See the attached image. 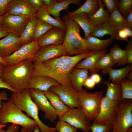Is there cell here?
<instances>
[{
    "mask_svg": "<svg viewBox=\"0 0 132 132\" xmlns=\"http://www.w3.org/2000/svg\"><path fill=\"white\" fill-rule=\"evenodd\" d=\"M94 52L91 51L73 56H63L40 63L33 62L32 77L47 76L63 86L73 88L70 78L72 70L81 60Z\"/></svg>",
    "mask_w": 132,
    "mask_h": 132,
    "instance_id": "1",
    "label": "cell"
},
{
    "mask_svg": "<svg viewBox=\"0 0 132 132\" xmlns=\"http://www.w3.org/2000/svg\"><path fill=\"white\" fill-rule=\"evenodd\" d=\"M33 69V63L30 61L13 66L6 65L4 66L2 78L17 92L29 89Z\"/></svg>",
    "mask_w": 132,
    "mask_h": 132,
    "instance_id": "2",
    "label": "cell"
},
{
    "mask_svg": "<svg viewBox=\"0 0 132 132\" xmlns=\"http://www.w3.org/2000/svg\"><path fill=\"white\" fill-rule=\"evenodd\" d=\"M66 25V30L62 44L69 55H77L91 51L86 40L81 37L80 27L71 17L65 15L62 17Z\"/></svg>",
    "mask_w": 132,
    "mask_h": 132,
    "instance_id": "3",
    "label": "cell"
},
{
    "mask_svg": "<svg viewBox=\"0 0 132 132\" xmlns=\"http://www.w3.org/2000/svg\"><path fill=\"white\" fill-rule=\"evenodd\" d=\"M9 123L21 126L27 132H33L38 125L10 99L7 102L2 101L0 108V125H6Z\"/></svg>",
    "mask_w": 132,
    "mask_h": 132,
    "instance_id": "4",
    "label": "cell"
},
{
    "mask_svg": "<svg viewBox=\"0 0 132 132\" xmlns=\"http://www.w3.org/2000/svg\"><path fill=\"white\" fill-rule=\"evenodd\" d=\"M10 99L22 111L32 117L37 124L40 132H56L55 127H49L44 124L38 116L39 108L32 99L29 89H25L16 92H12Z\"/></svg>",
    "mask_w": 132,
    "mask_h": 132,
    "instance_id": "5",
    "label": "cell"
},
{
    "mask_svg": "<svg viewBox=\"0 0 132 132\" xmlns=\"http://www.w3.org/2000/svg\"><path fill=\"white\" fill-rule=\"evenodd\" d=\"M77 95L81 103L82 109L89 121L94 120L100 109L104 97L101 91L90 92L83 89L77 92Z\"/></svg>",
    "mask_w": 132,
    "mask_h": 132,
    "instance_id": "6",
    "label": "cell"
},
{
    "mask_svg": "<svg viewBox=\"0 0 132 132\" xmlns=\"http://www.w3.org/2000/svg\"><path fill=\"white\" fill-rule=\"evenodd\" d=\"M132 126V100H122L118 104L117 116L111 132H127Z\"/></svg>",
    "mask_w": 132,
    "mask_h": 132,
    "instance_id": "7",
    "label": "cell"
},
{
    "mask_svg": "<svg viewBox=\"0 0 132 132\" xmlns=\"http://www.w3.org/2000/svg\"><path fill=\"white\" fill-rule=\"evenodd\" d=\"M41 47L37 40L32 41L23 45L11 55L3 58L7 65L13 66L23 62L33 60Z\"/></svg>",
    "mask_w": 132,
    "mask_h": 132,
    "instance_id": "8",
    "label": "cell"
},
{
    "mask_svg": "<svg viewBox=\"0 0 132 132\" xmlns=\"http://www.w3.org/2000/svg\"><path fill=\"white\" fill-rule=\"evenodd\" d=\"M118 109V104L105 96L103 98L99 112L94 121L99 124L113 125L115 120Z\"/></svg>",
    "mask_w": 132,
    "mask_h": 132,
    "instance_id": "9",
    "label": "cell"
},
{
    "mask_svg": "<svg viewBox=\"0 0 132 132\" xmlns=\"http://www.w3.org/2000/svg\"><path fill=\"white\" fill-rule=\"evenodd\" d=\"M63 120L83 132H88L91 124L82 108H69L61 117L58 118Z\"/></svg>",
    "mask_w": 132,
    "mask_h": 132,
    "instance_id": "10",
    "label": "cell"
},
{
    "mask_svg": "<svg viewBox=\"0 0 132 132\" xmlns=\"http://www.w3.org/2000/svg\"><path fill=\"white\" fill-rule=\"evenodd\" d=\"M31 17L26 15L5 14L3 16L0 25L8 33H11L18 37H20Z\"/></svg>",
    "mask_w": 132,
    "mask_h": 132,
    "instance_id": "11",
    "label": "cell"
},
{
    "mask_svg": "<svg viewBox=\"0 0 132 132\" xmlns=\"http://www.w3.org/2000/svg\"><path fill=\"white\" fill-rule=\"evenodd\" d=\"M29 89L32 100L39 109L44 112V118L51 122L56 120L58 116L55 111L45 96L44 92L38 90Z\"/></svg>",
    "mask_w": 132,
    "mask_h": 132,
    "instance_id": "12",
    "label": "cell"
},
{
    "mask_svg": "<svg viewBox=\"0 0 132 132\" xmlns=\"http://www.w3.org/2000/svg\"><path fill=\"white\" fill-rule=\"evenodd\" d=\"M59 97L61 101L69 108H82V105L74 88L61 84L51 87L49 89Z\"/></svg>",
    "mask_w": 132,
    "mask_h": 132,
    "instance_id": "13",
    "label": "cell"
},
{
    "mask_svg": "<svg viewBox=\"0 0 132 132\" xmlns=\"http://www.w3.org/2000/svg\"><path fill=\"white\" fill-rule=\"evenodd\" d=\"M65 55H69L64 45H50L41 47L35 55L33 62L40 63Z\"/></svg>",
    "mask_w": 132,
    "mask_h": 132,
    "instance_id": "14",
    "label": "cell"
},
{
    "mask_svg": "<svg viewBox=\"0 0 132 132\" xmlns=\"http://www.w3.org/2000/svg\"><path fill=\"white\" fill-rule=\"evenodd\" d=\"M37 11L31 5L28 0H12L7 5L4 15H26L36 16Z\"/></svg>",
    "mask_w": 132,
    "mask_h": 132,
    "instance_id": "15",
    "label": "cell"
},
{
    "mask_svg": "<svg viewBox=\"0 0 132 132\" xmlns=\"http://www.w3.org/2000/svg\"><path fill=\"white\" fill-rule=\"evenodd\" d=\"M24 45L20 37L9 33L0 40V55L3 58L9 56Z\"/></svg>",
    "mask_w": 132,
    "mask_h": 132,
    "instance_id": "16",
    "label": "cell"
},
{
    "mask_svg": "<svg viewBox=\"0 0 132 132\" xmlns=\"http://www.w3.org/2000/svg\"><path fill=\"white\" fill-rule=\"evenodd\" d=\"M66 31L53 26L37 40L40 47L50 45H59L63 43Z\"/></svg>",
    "mask_w": 132,
    "mask_h": 132,
    "instance_id": "17",
    "label": "cell"
},
{
    "mask_svg": "<svg viewBox=\"0 0 132 132\" xmlns=\"http://www.w3.org/2000/svg\"><path fill=\"white\" fill-rule=\"evenodd\" d=\"M60 84L57 81L50 77L44 76H38L32 77L29 89L44 91L49 90L53 86Z\"/></svg>",
    "mask_w": 132,
    "mask_h": 132,
    "instance_id": "18",
    "label": "cell"
},
{
    "mask_svg": "<svg viewBox=\"0 0 132 132\" xmlns=\"http://www.w3.org/2000/svg\"><path fill=\"white\" fill-rule=\"evenodd\" d=\"M88 70L84 68L74 67L70 75V79L72 87L77 92L82 90L84 82L88 77Z\"/></svg>",
    "mask_w": 132,
    "mask_h": 132,
    "instance_id": "19",
    "label": "cell"
},
{
    "mask_svg": "<svg viewBox=\"0 0 132 132\" xmlns=\"http://www.w3.org/2000/svg\"><path fill=\"white\" fill-rule=\"evenodd\" d=\"M107 50L99 52H94L87 56L82 61L78 63L75 67L78 68H84L89 71L92 74L97 73L98 71L95 68L97 61L104 54L107 53Z\"/></svg>",
    "mask_w": 132,
    "mask_h": 132,
    "instance_id": "20",
    "label": "cell"
},
{
    "mask_svg": "<svg viewBox=\"0 0 132 132\" xmlns=\"http://www.w3.org/2000/svg\"><path fill=\"white\" fill-rule=\"evenodd\" d=\"M44 92L45 96L55 109L58 118L62 116L69 110V108L55 93L49 90Z\"/></svg>",
    "mask_w": 132,
    "mask_h": 132,
    "instance_id": "21",
    "label": "cell"
},
{
    "mask_svg": "<svg viewBox=\"0 0 132 132\" xmlns=\"http://www.w3.org/2000/svg\"><path fill=\"white\" fill-rule=\"evenodd\" d=\"M46 6L44 4L37 11L36 16L53 26L58 27L66 31V27L65 22L62 19L58 20L51 17L47 11Z\"/></svg>",
    "mask_w": 132,
    "mask_h": 132,
    "instance_id": "22",
    "label": "cell"
},
{
    "mask_svg": "<svg viewBox=\"0 0 132 132\" xmlns=\"http://www.w3.org/2000/svg\"><path fill=\"white\" fill-rule=\"evenodd\" d=\"M132 68V64H129L122 68L115 69L112 68L102 70L103 74H108L109 79L112 83L117 84H120V82L126 77Z\"/></svg>",
    "mask_w": 132,
    "mask_h": 132,
    "instance_id": "23",
    "label": "cell"
},
{
    "mask_svg": "<svg viewBox=\"0 0 132 132\" xmlns=\"http://www.w3.org/2000/svg\"><path fill=\"white\" fill-rule=\"evenodd\" d=\"M85 39L90 50L95 52H99L106 50L115 39L111 36L106 39L101 40L90 35Z\"/></svg>",
    "mask_w": 132,
    "mask_h": 132,
    "instance_id": "24",
    "label": "cell"
},
{
    "mask_svg": "<svg viewBox=\"0 0 132 132\" xmlns=\"http://www.w3.org/2000/svg\"><path fill=\"white\" fill-rule=\"evenodd\" d=\"M80 0H61L59 2L54 3L50 6H46V9L50 14L54 16L55 18L61 20L60 17V12L63 10L68 9L69 5L74 4L79 5L80 4Z\"/></svg>",
    "mask_w": 132,
    "mask_h": 132,
    "instance_id": "25",
    "label": "cell"
},
{
    "mask_svg": "<svg viewBox=\"0 0 132 132\" xmlns=\"http://www.w3.org/2000/svg\"><path fill=\"white\" fill-rule=\"evenodd\" d=\"M71 17L82 29L84 32V39L90 35L95 30L96 26L91 23L85 13H79Z\"/></svg>",
    "mask_w": 132,
    "mask_h": 132,
    "instance_id": "26",
    "label": "cell"
},
{
    "mask_svg": "<svg viewBox=\"0 0 132 132\" xmlns=\"http://www.w3.org/2000/svg\"><path fill=\"white\" fill-rule=\"evenodd\" d=\"M100 7L99 0H86L79 8L68 13L66 15L70 17L81 13H85L88 17L94 14Z\"/></svg>",
    "mask_w": 132,
    "mask_h": 132,
    "instance_id": "27",
    "label": "cell"
},
{
    "mask_svg": "<svg viewBox=\"0 0 132 132\" xmlns=\"http://www.w3.org/2000/svg\"><path fill=\"white\" fill-rule=\"evenodd\" d=\"M109 53L115 65L121 66L127 63V54L125 50L115 44L110 49Z\"/></svg>",
    "mask_w": 132,
    "mask_h": 132,
    "instance_id": "28",
    "label": "cell"
},
{
    "mask_svg": "<svg viewBox=\"0 0 132 132\" xmlns=\"http://www.w3.org/2000/svg\"><path fill=\"white\" fill-rule=\"evenodd\" d=\"M99 1L100 7L99 9L93 15L88 17L91 23L95 26L108 22L110 16L108 10L104 9V5L101 0H99Z\"/></svg>",
    "mask_w": 132,
    "mask_h": 132,
    "instance_id": "29",
    "label": "cell"
},
{
    "mask_svg": "<svg viewBox=\"0 0 132 132\" xmlns=\"http://www.w3.org/2000/svg\"><path fill=\"white\" fill-rule=\"evenodd\" d=\"M104 84L107 87L105 96L119 104L121 98V90L120 84H115L109 80L105 81Z\"/></svg>",
    "mask_w": 132,
    "mask_h": 132,
    "instance_id": "30",
    "label": "cell"
},
{
    "mask_svg": "<svg viewBox=\"0 0 132 132\" xmlns=\"http://www.w3.org/2000/svg\"><path fill=\"white\" fill-rule=\"evenodd\" d=\"M106 34L110 35L114 39L119 40L117 32L108 22L96 26L90 35L96 37H103Z\"/></svg>",
    "mask_w": 132,
    "mask_h": 132,
    "instance_id": "31",
    "label": "cell"
},
{
    "mask_svg": "<svg viewBox=\"0 0 132 132\" xmlns=\"http://www.w3.org/2000/svg\"><path fill=\"white\" fill-rule=\"evenodd\" d=\"M37 19L36 16L31 18L20 37L24 44L32 41Z\"/></svg>",
    "mask_w": 132,
    "mask_h": 132,
    "instance_id": "32",
    "label": "cell"
},
{
    "mask_svg": "<svg viewBox=\"0 0 132 132\" xmlns=\"http://www.w3.org/2000/svg\"><path fill=\"white\" fill-rule=\"evenodd\" d=\"M117 32L120 28L124 26H128L125 18L117 9L110 14L108 22Z\"/></svg>",
    "mask_w": 132,
    "mask_h": 132,
    "instance_id": "33",
    "label": "cell"
},
{
    "mask_svg": "<svg viewBox=\"0 0 132 132\" xmlns=\"http://www.w3.org/2000/svg\"><path fill=\"white\" fill-rule=\"evenodd\" d=\"M53 27L52 25L37 18L32 41H37Z\"/></svg>",
    "mask_w": 132,
    "mask_h": 132,
    "instance_id": "34",
    "label": "cell"
},
{
    "mask_svg": "<svg viewBox=\"0 0 132 132\" xmlns=\"http://www.w3.org/2000/svg\"><path fill=\"white\" fill-rule=\"evenodd\" d=\"M115 65L109 53H105L99 58L96 63L95 68L98 71L100 70H106Z\"/></svg>",
    "mask_w": 132,
    "mask_h": 132,
    "instance_id": "35",
    "label": "cell"
},
{
    "mask_svg": "<svg viewBox=\"0 0 132 132\" xmlns=\"http://www.w3.org/2000/svg\"><path fill=\"white\" fill-rule=\"evenodd\" d=\"M119 84L121 90V100H132V81L124 78L120 82Z\"/></svg>",
    "mask_w": 132,
    "mask_h": 132,
    "instance_id": "36",
    "label": "cell"
},
{
    "mask_svg": "<svg viewBox=\"0 0 132 132\" xmlns=\"http://www.w3.org/2000/svg\"><path fill=\"white\" fill-rule=\"evenodd\" d=\"M117 9L125 19L132 11V0H119Z\"/></svg>",
    "mask_w": 132,
    "mask_h": 132,
    "instance_id": "37",
    "label": "cell"
},
{
    "mask_svg": "<svg viewBox=\"0 0 132 132\" xmlns=\"http://www.w3.org/2000/svg\"><path fill=\"white\" fill-rule=\"evenodd\" d=\"M58 132H77V129L61 120L56 122L55 127Z\"/></svg>",
    "mask_w": 132,
    "mask_h": 132,
    "instance_id": "38",
    "label": "cell"
},
{
    "mask_svg": "<svg viewBox=\"0 0 132 132\" xmlns=\"http://www.w3.org/2000/svg\"><path fill=\"white\" fill-rule=\"evenodd\" d=\"M92 122L90 128L92 132H111L113 125H104Z\"/></svg>",
    "mask_w": 132,
    "mask_h": 132,
    "instance_id": "39",
    "label": "cell"
},
{
    "mask_svg": "<svg viewBox=\"0 0 132 132\" xmlns=\"http://www.w3.org/2000/svg\"><path fill=\"white\" fill-rule=\"evenodd\" d=\"M102 2L107 8L110 14L112 13L116 8L119 0H102Z\"/></svg>",
    "mask_w": 132,
    "mask_h": 132,
    "instance_id": "40",
    "label": "cell"
},
{
    "mask_svg": "<svg viewBox=\"0 0 132 132\" xmlns=\"http://www.w3.org/2000/svg\"><path fill=\"white\" fill-rule=\"evenodd\" d=\"M125 50L127 54V64H131L132 63V40L128 41L126 44Z\"/></svg>",
    "mask_w": 132,
    "mask_h": 132,
    "instance_id": "41",
    "label": "cell"
},
{
    "mask_svg": "<svg viewBox=\"0 0 132 132\" xmlns=\"http://www.w3.org/2000/svg\"><path fill=\"white\" fill-rule=\"evenodd\" d=\"M32 6L37 11L44 4L42 0H28Z\"/></svg>",
    "mask_w": 132,
    "mask_h": 132,
    "instance_id": "42",
    "label": "cell"
},
{
    "mask_svg": "<svg viewBox=\"0 0 132 132\" xmlns=\"http://www.w3.org/2000/svg\"><path fill=\"white\" fill-rule=\"evenodd\" d=\"M12 0H0V16L4 15L5 9Z\"/></svg>",
    "mask_w": 132,
    "mask_h": 132,
    "instance_id": "43",
    "label": "cell"
},
{
    "mask_svg": "<svg viewBox=\"0 0 132 132\" xmlns=\"http://www.w3.org/2000/svg\"><path fill=\"white\" fill-rule=\"evenodd\" d=\"M117 32L119 40L128 41V36L123 31L120 29L118 30Z\"/></svg>",
    "mask_w": 132,
    "mask_h": 132,
    "instance_id": "44",
    "label": "cell"
},
{
    "mask_svg": "<svg viewBox=\"0 0 132 132\" xmlns=\"http://www.w3.org/2000/svg\"><path fill=\"white\" fill-rule=\"evenodd\" d=\"M96 84V83L91 78L88 77L86 79L84 82V86L88 88H91L94 87Z\"/></svg>",
    "mask_w": 132,
    "mask_h": 132,
    "instance_id": "45",
    "label": "cell"
},
{
    "mask_svg": "<svg viewBox=\"0 0 132 132\" xmlns=\"http://www.w3.org/2000/svg\"><path fill=\"white\" fill-rule=\"evenodd\" d=\"M0 88H6L11 91L12 92H17L12 88L10 85L4 82L2 78H0Z\"/></svg>",
    "mask_w": 132,
    "mask_h": 132,
    "instance_id": "46",
    "label": "cell"
},
{
    "mask_svg": "<svg viewBox=\"0 0 132 132\" xmlns=\"http://www.w3.org/2000/svg\"><path fill=\"white\" fill-rule=\"evenodd\" d=\"M19 127L18 125L11 123L5 132H19Z\"/></svg>",
    "mask_w": 132,
    "mask_h": 132,
    "instance_id": "47",
    "label": "cell"
},
{
    "mask_svg": "<svg viewBox=\"0 0 132 132\" xmlns=\"http://www.w3.org/2000/svg\"><path fill=\"white\" fill-rule=\"evenodd\" d=\"M90 77L96 84L100 83L101 80L100 76L96 73L91 74Z\"/></svg>",
    "mask_w": 132,
    "mask_h": 132,
    "instance_id": "48",
    "label": "cell"
},
{
    "mask_svg": "<svg viewBox=\"0 0 132 132\" xmlns=\"http://www.w3.org/2000/svg\"><path fill=\"white\" fill-rule=\"evenodd\" d=\"M10 99L8 97V94L7 92L4 91H2L0 92V108L1 106V101L2 100H9Z\"/></svg>",
    "mask_w": 132,
    "mask_h": 132,
    "instance_id": "49",
    "label": "cell"
},
{
    "mask_svg": "<svg viewBox=\"0 0 132 132\" xmlns=\"http://www.w3.org/2000/svg\"><path fill=\"white\" fill-rule=\"evenodd\" d=\"M122 29L123 31L127 35L128 37L130 38H132V29L130 28L128 26H126L123 27L119 29Z\"/></svg>",
    "mask_w": 132,
    "mask_h": 132,
    "instance_id": "50",
    "label": "cell"
},
{
    "mask_svg": "<svg viewBox=\"0 0 132 132\" xmlns=\"http://www.w3.org/2000/svg\"><path fill=\"white\" fill-rule=\"evenodd\" d=\"M125 19L128 27L132 29V11L128 15Z\"/></svg>",
    "mask_w": 132,
    "mask_h": 132,
    "instance_id": "51",
    "label": "cell"
},
{
    "mask_svg": "<svg viewBox=\"0 0 132 132\" xmlns=\"http://www.w3.org/2000/svg\"><path fill=\"white\" fill-rule=\"evenodd\" d=\"M61 0H42L44 4L47 6H50L53 4L60 1Z\"/></svg>",
    "mask_w": 132,
    "mask_h": 132,
    "instance_id": "52",
    "label": "cell"
},
{
    "mask_svg": "<svg viewBox=\"0 0 132 132\" xmlns=\"http://www.w3.org/2000/svg\"><path fill=\"white\" fill-rule=\"evenodd\" d=\"M8 34V33L4 30L0 24V38L6 37Z\"/></svg>",
    "mask_w": 132,
    "mask_h": 132,
    "instance_id": "53",
    "label": "cell"
},
{
    "mask_svg": "<svg viewBox=\"0 0 132 132\" xmlns=\"http://www.w3.org/2000/svg\"><path fill=\"white\" fill-rule=\"evenodd\" d=\"M4 66L3 64L0 62V78H2Z\"/></svg>",
    "mask_w": 132,
    "mask_h": 132,
    "instance_id": "54",
    "label": "cell"
},
{
    "mask_svg": "<svg viewBox=\"0 0 132 132\" xmlns=\"http://www.w3.org/2000/svg\"><path fill=\"white\" fill-rule=\"evenodd\" d=\"M21 132H27L22 128H21ZM32 132H40V128L38 125L36 126L34 130Z\"/></svg>",
    "mask_w": 132,
    "mask_h": 132,
    "instance_id": "55",
    "label": "cell"
},
{
    "mask_svg": "<svg viewBox=\"0 0 132 132\" xmlns=\"http://www.w3.org/2000/svg\"><path fill=\"white\" fill-rule=\"evenodd\" d=\"M127 79L132 81V68L128 74L127 77Z\"/></svg>",
    "mask_w": 132,
    "mask_h": 132,
    "instance_id": "56",
    "label": "cell"
},
{
    "mask_svg": "<svg viewBox=\"0 0 132 132\" xmlns=\"http://www.w3.org/2000/svg\"><path fill=\"white\" fill-rule=\"evenodd\" d=\"M0 62L3 63L4 66L7 65V64L4 61L3 58H2L0 55Z\"/></svg>",
    "mask_w": 132,
    "mask_h": 132,
    "instance_id": "57",
    "label": "cell"
},
{
    "mask_svg": "<svg viewBox=\"0 0 132 132\" xmlns=\"http://www.w3.org/2000/svg\"><path fill=\"white\" fill-rule=\"evenodd\" d=\"M127 132H132V127H131L128 128L127 130Z\"/></svg>",
    "mask_w": 132,
    "mask_h": 132,
    "instance_id": "58",
    "label": "cell"
},
{
    "mask_svg": "<svg viewBox=\"0 0 132 132\" xmlns=\"http://www.w3.org/2000/svg\"><path fill=\"white\" fill-rule=\"evenodd\" d=\"M3 128H0V132H5L6 130H5L3 129Z\"/></svg>",
    "mask_w": 132,
    "mask_h": 132,
    "instance_id": "59",
    "label": "cell"
},
{
    "mask_svg": "<svg viewBox=\"0 0 132 132\" xmlns=\"http://www.w3.org/2000/svg\"><path fill=\"white\" fill-rule=\"evenodd\" d=\"M3 16H0V24L1 23L3 19Z\"/></svg>",
    "mask_w": 132,
    "mask_h": 132,
    "instance_id": "60",
    "label": "cell"
},
{
    "mask_svg": "<svg viewBox=\"0 0 132 132\" xmlns=\"http://www.w3.org/2000/svg\"><path fill=\"white\" fill-rule=\"evenodd\" d=\"M6 125H0V128H4L5 127Z\"/></svg>",
    "mask_w": 132,
    "mask_h": 132,
    "instance_id": "61",
    "label": "cell"
}]
</instances>
